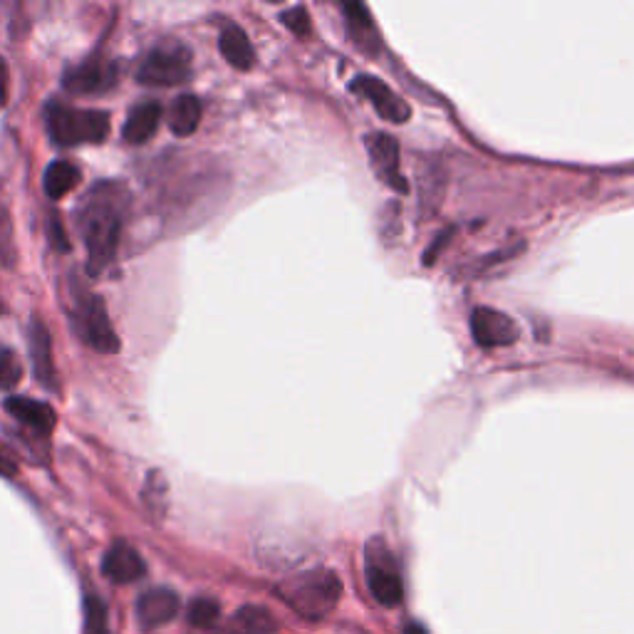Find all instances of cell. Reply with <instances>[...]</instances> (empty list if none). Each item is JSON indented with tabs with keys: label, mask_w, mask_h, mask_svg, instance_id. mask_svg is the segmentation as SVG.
<instances>
[{
	"label": "cell",
	"mask_w": 634,
	"mask_h": 634,
	"mask_svg": "<svg viewBox=\"0 0 634 634\" xmlns=\"http://www.w3.org/2000/svg\"><path fill=\"white\" fill-rule=\"evenodd\" d=\"M127 211L129 191L119 181H100L82 196L75 221L85 238L87 270L92 275H100L114 261Z\"/></svg>",
	"instance_id": "1"
},
{
	"label": "cell",
	"mask_w": 634,
	"mask_h": 634,
	"mask_svg": "<svg viewBox=\"0 0 634 634\" xmlns=\"http://www.w3.org/2000/svg\"><path fill=\"white\" fill-rule=\"evenodd\" d=\"M278 592L300 617H305V620H322L340 602L342 582L332 570L315 568L285 580Z\"/></svg>",
	"instance_id": "2"
},
{
	"label": "cell",
	"mask_w": 634,
	"mask_h": 634,
	"mask_svg": "<svg viewBox=\"0 0 634 634\" xmlns=\"http://www.w3.org/2000/svg\"><path fill=\"white\" fill-rule=\"evenodd\" d=\"M48 132L57 147L102 144L109 134V114L53 102L48 107Z\"/></svg>",
	"instance_id": "3"
},
{
	"label": "cell",
	"mask_w": 634,
	"mask_h": 634,
	"mask_svg": "<svg viewBox=\"0 0 634 634\" xmlns=\"http://www.w3.org/2000/svg\"><path fill=\"white\" fill-rule=\"evenodd\" d=\"M367 585L382 607H397L404 600V582L392 550L382 538H372L365 548Z\"/></svg>",
	"instance_id": "4"
},
{
	"label": "cell",
	"mask_w": 634,
	"mask_h": 634,
	"mask_svg": "<svg viewBox=\"0 0 634 634\" xmlns=\"http://www.w3.org/2000/svg\"><path fill=\"white\" fill-rule=\"evenodd\" d=\"M72 315H75L77 332L92 350L102 352V355L119 352L122 345H119L117 332H114L112 322H109L105 300L97 298V295H85L82 300H77V308Z\"/></svg>",
	"instance_id": "5"
},
{
	"label": "cell",
	"mask_w": 634,
	"mask_h": 634,
	"mask_svg": "<svg viewBox=\"0 0 634 634\" xmlns=\"http://www.w3.org/2000/svg\"><path fill=\"white\" fill-rule=\"evenodd\" d=\"M191 75V53L184 45H161L144 57L137 72L142 85L152 87H174L189 80Z\"/></svg>",
	"instance_id": "6"
},
{
	"label": "cell",
	"mask_w": 634,
	"mask_h": 634,
	"mask_svg": "<svg viewBox=\"0 0 634 634\" xmlns=\"http://www.w3.org/2000/svg\"><path fill=\"white\" fill-rule=\"evenodd\" d=\"M365 149L372 159V169L377 171V176L382 179V184H387L389 189H394L397 194H407L409 184L402 176L399 169V144L392 134L384 132H372L365 137Z\"/></svg>",
	"instance_id": "7"
},
{
	"label": "cell",
	"mask_w": 634,
	"mask_h": 634,
	"mask_svg": "<svg viewBox=\"0 0 634 634\" xmlns=\"http://www.w3.org/2000/svg\"><path fill=\"white\" fill-rule=\"evenodd\" d=\"M471 335H474L476 345L488 347H506L521 337V327L511 315L501 313L493 308H476L471 315Z\"/></svg>",
	"instance_id": "8"
},
{
	"label": "cell",
	"mask_w": 634,
	"mask_h": 634,
	"mask_svg": "<svg viewBox=\"0 0 634 634\" xmlns=\"http://www.w3.org/2000/svg\"><path fill=\"white\" fill-rule=\"evenodd\" d=\"M117 82V65L107 57H90L82 65L70 67L65 72V80L62 85L67 87L75 95H100V92H107L109 87H114Z\"/></svg>",
	"instance_id": "9"
},
{
	"label": "cell",
	"mask_w": 634,
	"mask_h": 634,
	"mask_svg": "<svg viewBox=\"0 0 634 634\" xmlns=\"http://www.w3.org/2000/svg\"><path fill=\"white\" fill-rule=\"evenodd\" d=\"M352 92L365 97V100L377 109L379 117L389 119V122L404 124L412 117V107H409L392 87L384 85L382 80H377V77L357 75L355 82H352Z\"/></svg>",
	"instance_id": "10"
},
{
	"label": "cell",
	"mask_w": 634,
	"mask_h": 634,
	"mask_svg": "<svg viewBox=\"0 0 634 634\" xmlns=\"http://www.w3.org/2000/svg\"><path fill=\"white\" fill-rule=\"evenodd\" d=\"M179 615V595L169 587H154L137 600V620L144 630L169 625Z\"/></svg>",
	"instance_id": "11"
},
{
	"label": "cell",
	"mask_w": 634,
	"mask_h": 634,
	"mask_svg": "<svg viewBox=\"0 0 634 634\" xmlns=\"http://www.w3.org/2000/svg\"><path fill=\"white\" fill-rule=\"evenodd\" d=\"M102 573L107 575V580H112L114 585H129V582H137L147 573V565H144L142 555L127 543H114L112 548L105 553L102 560Z\"/></svg>",
	"instance_id": "12"
},
{
	"label": "cell",
	"mask_w": 634,
	"mask_h": 634,
	"mask_svg": "<svg viewBox=\"0 0 634 634\" xmlns=\"http://www.w3.org/2000/svg\"><path fill=\"white\" fill-rule=\"evenodd\" d=\"M30 357H33L35 377L45 384V387L55 389V365H53V350H50V335L43 320L35 317L30 322Z\"/></svg>",
	"instance_id": "13"
},
{
	"label": "cell",
	"mask_w": 634,
	"mask_h": 634,
	"mask_svg": "<svg viewBox=\"0 0 634 634\" xmlns=\"http://www.w3.org/2000/svg\"><path fill=\"white\" fill-rule=\"evenodd\" d=\"M275 630L278 625H275L273 612L261 605H243L228 617L221 634H275Z\"/></svg>",
	"instance_id": "14"
},
{
	"label": "cell",
	"mask_w": 634,
	"mask_h": 634,
	"mask_svg": "<svg viewBox=\"0 0 634 634\" xmlns=\"http://www.w3.org/2000/svg\"><path fill=\"white\" fill-rule=\"evenodd\" d=\"M5 409H8V412L13 414L20 424L30 426V429L35 431H43V434L53 431V426L57 422L53 407L45 402H38V399L10 397L8 402H5Z\"/></svg>",
	"instance_id": "15"
},
{
	"label": "cell",
	"mask_w": 634,
	"mask_h": 634,
	"mask_svg": "<svg viewBox=\"0 0 634 634\" xmlns=\"http://www.w3.org/2000/svg\"><path fill=\"white\" fill-rule=\"evenodd\" d=\"M161 107L157 102H147V105H139L129 112L127 122H124V139L129 144H144L154 137V132L159 129L161 122Z\"/></svg>",
	"instance_id": "16"
},
{
	"label": "cell",
	"mask_w": 634,
	"mask_h": 634,
	"mask_svg": "<svg viewBox=\"0 0 634 634\" xmlns=\"http://www.w3.org/2000/svg\"><path fill=\"white\" fill-rule=\"evenodd\" d=\"M218 48H221V55L226 57L228 65H233L236 70H251L253 62H256V50H253L251 40L238 25L223 28L221 38H218Z\"/></svg>",
	"instance_id": "17"
},
{
	"label": "cell",
	"mask_w": 634,
	"mask_h": 634,
	"mask_svg": "<svg viewBox=\"0 0 634 634\" xmlns=\"http://www.w3.org/2000/svg\"><path fill=\"white\" fill-rule=\"evenodd\" d=\"M201 124V102L194 95H181L169 109V127L179 137H189Z\"/></svg>",
	"instance_id": "18"
},
{
	"label": "cell",
	"mask_w": 634,
	"mask_h": 634,
	"mask_svg": "<svg viewBox=\"0 0 634 634\" xmlns=\"http://www.w3.org/2000/svg\"><path fill=\"white\" fill-rule=\"evenodd\" d=\"M80 184V169L72 161L57 159L45 171V194L50 199H62Z\"/></svg>",
	"instance_id": "19"
},
{
	"label": "cell",
	"mask_w": 634,
	"mask_h": 634,
	"mask_svg": "<svg viewBox=\"0 0 634 634\" xmlns=\"http://www.w3.org/2000/svg\"><path fill=\"white\" fill-rule=\"evenodd\" d=\"M186 617H189L191 625L199 627V630H211L218 622V617H221V607H218V602L211 600V597H199V600H194L189 605Z\"/></svg>",
	"instance_id": "20"
},
{
	"label": "cell",
	"mask_w": 634,
	"mask_h": 634,
	"mask_svg": "<svg viewBox=\"0 0 634 634\" xmlns=\"http://www.w3.org/2000/svg\"><path fill=\"white\" fill-rule=\"evenodd\" d=\"M342 13H345L347 25H350V30H352V35L357 38V43H362V38H365L367 33H370L372 38H377V33H374L372 15H370V10L365 8V5H362V3H347L345 8H342Z\"/></svg>",
	"instance_id": "21"
},
{
	"label": "cell",
	"mask_w": 634,
	"mask_h": 634,
	"mask_svg": "<svg viewBox=\"0 0 634 634\" xmlns=\"http://www.w3.org/2000/svg\"><path fill=\"white\" fill-rule=\"evenodd\" d=\"M23 377L20 357L10 347L0 345V389H13Z\"/></svg>",
	"instance_id": "22"
},
{
	"label": "cell",
	"mask_w": 634,
	"mask_h": 634,
	"mask_svg": "<svg viewBox=\"0 0 634 634\" xmlns=\"http://www.w3.org/2000/svg\"><path fill=\"white\" fill-rule=\"evenodd\" d=\"M87 634H112L107 627L105 605L95 597H87Z\"/></svg>",
	"instance_id": "23"
},
{
	"label": "cell",
	"mask_w": 634,
	"mask_h": 634,
	"mask_svg": "<svg viewBox=\"0 0 634 634\" xmlns=\"http://www.w3.org/2000/svg\"><path fill=\"white\" fill-rule=\"evenodd\" d=\"M280 20H283L285 28L293 30L298 38H303V35L310 33V15L303 5H295V8L285 10V13L280 15Z\"/></svg>",
	"instance_id": "24"
},
{
	"label": "cell",
	"mask_w": 634,
	"mask_h": 634,
	"mask_svg": "<svg viewBox=\"0 0 634 634\" xmlns=\"http://www.w3.org/2000/svg\"><path fill=\"white\" fill-rule=\"evenodd\" d=\"M8 95H10V70L5 57L0 55V109L8 105Z\"/></svg>",
	"instance_id": "25"
},
{
	"label": "cell",
	"mask_w": 634,
	"mask_h": 634,
	"mask_svg": "<svg viewBox=\"0 0 634 634\" xmlns=\"http://www.w3.org/2000/svg\"><path fill=\"white\" fill-rule=\"evenodd\" d=\"M0 474H5V476H13L15 474L13 464H10V461L5 459V456H0Z\"/></svg>",
	"instance_id": "26"
},
{
	"label": "cell",
	"mask_w": 634,
	"mask_h": 634,
	"mask_svg": "<svg viewBox=\"0 0 634 634\" xmlns=\"http://www.w3.org/2000/svg\"><path fill=\"white\" fill-rule=\"evenodd\" d=\"M404 634H429L424 630L422 625H419V622H412V625H407V630H404Z\"/></svg>",
	"instance_id": "27"
}]
</instances>
